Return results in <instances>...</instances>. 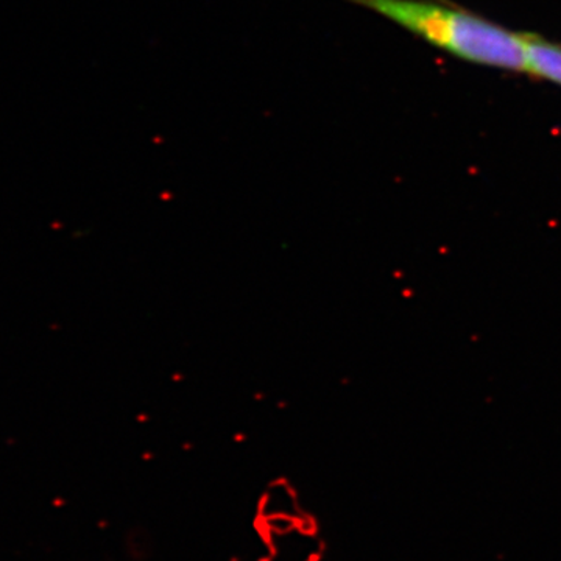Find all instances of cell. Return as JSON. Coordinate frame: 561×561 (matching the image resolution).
I'll return each mask as SVG.
<instances>
[{"label": "cell", "instance_id": "obj_1", "mask_svg": "<svg viewBox=\"0 0 561 561\" xmlns=\"http://www.w3.org/2000/svg\"><path fill=\"white\" fill-rule=\"evenodd\" d=\"M381 14L437 49L489 68L529 70L526 33L438 0H346Z\"/></svg>", "mask_w": 561, "mask_h": 561}, {"label": "cell", "instance_id": "obj_2", "mask_svg": "<svg viewBox=\"0 0 561 561\" xmlns=\"http://www.w3.org/2000/svg\"><path fill=\"white\" fill-rule=\"evenodd\" d=\"M526 44L529 58L527 73L561 87V44L529 33H526Z\"/></svg>", "mask_w": 561, "mask_h": 561}, {"label": "cell", "instance_id": "obj_3", "mask_svg": "<svg viewBox=\"0 0 561 561\" xmlns=\"http://www.w3.org/2000/svg\"><path fill=\"white\" fill-rule=\"evenodd\" d=\"M260 518L271 516H306L300 501L287 485H273L260 501Z\"/></svg>", "mask_w": 561, "mask_h": 561}, {"label": "cell", "instance_id": "obj_4", "mask_svg": "<svg viewBox=\"0 0 561 561\" xmlns=\"http://www.w3.org/2000/svg\"><path fill=\"white\" fill-rule=\"evenodd\" d=\"M125 548L133 560H149L154 551V541L150 530L142 526L133 527L125 537Z\"/></svg>", "mask_w": 561, "mask_h": 561}]
</instances>
